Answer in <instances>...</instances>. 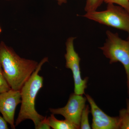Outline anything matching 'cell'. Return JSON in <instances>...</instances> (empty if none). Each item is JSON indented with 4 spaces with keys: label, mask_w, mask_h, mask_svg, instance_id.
<instances>
[{
    "label": "cell",
    "mask_w": 129,
    "mask_h": 129,
    "mask_svg": "<svg viewBox=\"0 0 129 129\" xmlns=\"http://www.w3.org/2000/svg\"><path fill=\"white\" fill-rule=\"evenodd\" d=\"M126 106H127L126 110L129 113V98L127 99L126 100Z\"/></svg>",
    "instance_id": "ac0fdd59"
},
{
    "label": "cell",
    "mask_w": 129,
    "mask_h": 129,
    "mask_svg": "<svg viewBox=\"0 0 129 129\" xmlns=\"http://www.w3.org/2000/svg\"><path fill=\"white\" fill-rule=\"evenodd\" d=\"M107 4H117L123 8L129 13V0H103Z\"/></svg>",
    "instance_id": "5bb4252c"
},
{
    "label": "cell",
    "mask_w": 129,
    "mask_h": 129,
    "mask_svg": "<svg viewBox=\"0 0 129 129\" xmlns=\"http://www.w3.org/2000/svg\"><path fill=\"white\" fill-rule=\"evenodd\" d=\"M7 122L1 116H0V129H8Z\"/></svg>",
    "instance_id": "2e32d148"
},
{
    "label": "cell",
    "mask_w": 129,
    "mask_h": 129,
    "mask_svg": "<svg viewBox=\"0 0 129 129\" xmlns=\"http://www.w3.org/2000/svg\"><path fill=\"white\" fill-rule=\"evenodd\" d=\"M86 101V97L83 96V95L72 93L64 107L49 109L52 114L62 115L65 119L74 124L78 129H80L81 116Z\"/></svg>",
    "instance_id": "8992f818"
},
{
    "label": "cell",
    "mask_w": 129,
    "mask_h": 129,
    "mask_svg": "<svg viewBox=\"0 0 129 129\" xmlns=\"http://www.w3.org/2000/svg\"><path fill=\"white\" fill-rule=\"evenodd\" d=\"M48 61L47 57H44L41 60L36 69L20 90L21 105L15 122L16 126L24 120L30 119L34 122L36 128L45 118L36 110L35 102L38 92L43 86L44 79L39 73L43 64Z\"/></svg>",
    "instance_id": "7a4b0ae2"
},
{
    "label": "cell",
    "mask_w": 129,
    "mask_h": 129,
    "mask_svg": "<svg viewBox=\"0 0 129 129\" xmlns=\"http://www.w3.org/2000/svg\"><path fill=\"white\" fill-rule=\"evenodd\" d=\"M49 124L53 129H77L78 128L68 120H59L57 119L54 114H52L48 118Z\"/></svg>",
    "instance_id": "9c48e42d"
},
{
    "label": "cell",
    "mask_w": 129,
    "mask_h": 129,
    "mask_svg": "<svg viewBox=\"0 0 129 129\" xmlns=\"http://www.w3.org/2000/svg\"><path fill=\"white\" fill-rule=\"evenodd\" d=\"M107 4L106 10L87 12L82 16L101 24L127 32L129 37V13L120 6L113 3Z\"/></svg>",
    "instance_id": "277c9868"
},
{
    "label": "cell",
    "mask_w": 129,
    "mask_h": 129,
    "mask_svg": "<svg viewBox=\"0 0 129 129\" xmlns=\"http://www.w3.org/2000/svg\"><path fill=\"white\" fill-rule=\"evenodd\" d=\"M57 3V4L59 6H61L63 4L67 3L68 0H55Z\"/></svg>",
    "instance_id": "e0dca14e"
},
{
    "label": "cell",
    "mask_w": 129,
    "mask_h": 129,
    "mask_svg": "<svg viewBox=\"0 0 129 129\" xmlns=\"http://www.w3.org/2000/svg\"><path fill=\"white\" fill-rule=\"evenodd\" d=\"M0 62L11 89L19 91L39 63L35 60L21 58L3 41L0 42Z\"/></svg>",
    "instance_id": "6da1fadb"
},
{
    "label": "cell",
    "mask_w": 129,
    "mask_h": 129,
    "mask_svg": "<svg viewBox=\"0 0 129 129\" xmlns=\"http://www.w3.org/2000/svg\"><path fill=\"white\" fill-rule=\"evenodd\" d=\"M90 113L89 105L85 106L81 113L80 120V129H90L91 128L89 120V115Z\"/></svg>",
    "instance_id": "30bf717a"
},
{
    "label": "cell",
    "mask_w": 129,
    "mask_h": 129,
    "mask_svg": "<svg viewBox=\"0 0 129 129\" xmlns=\"http://www.w3.org/2000/svg\"><path fill=\"white\" fill-rule=\"evenodd\" d=\"M103 2V0H86L85 11L86 13L97 11Z\"/></svg>",
    "instance_id": "7c38bea8"
},
{
    "label": "cell",
    "mask_w": 129,
    "mask_h": 129,
    "mask_svg": "<svg viewBox=\"0 0 129 129\" xmlns=\"http://www.w3.org/2000/svg\"><path fill=\"white\" fill-rule=\"evenodd\" d=\"M90 107L92 114V128L93 129H119V117H112L104 113L97 105L90 95L85 94Z\"/></svg>",
    "instance_id": "ba28073f"
},
{
    "label": "cell",
    "mask_w": 129,
    "mask_h": 129,
    "mask_svg": "<svg viewBox=\"0 0 129 129\" xmlns=\"http://www.w3.org/2000/svg\"><path fill=\"white\" fill-rule=\"evenodd\" d=\"M11 89L5 79L2 66L0 62V93L8 91Z\"/></svg>",
    "instance_id": "4fadbf2b"
},
{
    "label": "cell",
    "mask_w": 129,
    "mask_h": 129,
    "mask_svg": "<svg viewBox=\"0 0 129 129\" xmlns=\"http://www.w3.org/2000/svg\"><path fill=\"white\" fill-rule=\"evenodd\" d=\"M119 129H129V113L126 109L119 112Z\"/></svg>",
    "instance_id": "8fae6325"
},
{
    "label": "cell",
    "mask_w": 129,
    "mask_h": 129,
    "mask_svg": "<svg viewBox=\"0 0 129 129\" xmlns=\"http://www.w3.org/2000/svg\"><path fill=\"white\" fill-rule=\"evenodd\" d=\"M107 39L103 46L100 47L104 55L109 59L110 64L121 63L124 67L126 76L127 92L129 95V39H122L117 33L106 31Z\"/></svg>",
    "instance_id": "3957f363"
},
{
    "label": "cell",
    "mask_w": 129,
    "mask_h": 129,
    "mask_svg": "<svg viewBox=\"0 0 129 129\" xmlns=\"http://www.w3.org/2000/svg\"><path fill=\"white\" fill-rule=\"evenodd\" d=\"M76 37H70L66 41V53L64 55L66 60L65 67L71 70L73 76L74 83V93L76 94L83 95L87 88L88 78L83 79L81 78L80 63L81 60L78 54L75 50L74 41Z\"/></svg>",
    "instance_id": "5b68a950"
},
{
    "label": "cell",
    "mask_w": 129,
    "mask_h": 129,
    "mask_svg": "<svg viewBox=\"0 0 129 129\" xmlns=\"http://www.w3.org/2000/svg\"><path fill=\"white\" fill-rule=\"evenodd\" d=\"M2 31V30L1 28L0 27V34L1 33Z\"/></svg>",
    "instance_id": "d6986e66"
},
{
    "label": "cell",
    "mask_w": 129,
    "mask_h": 129,
    "mask_svg": "<svg viewBox=\"0 0 129 129\" xmlns=\"http://www.w3.org/2000/svg\"><path fill=\"white\" fill-rule=\"evenodd\" d=\"M36 129H50L51 127L48 123V118L46 117H45V118L42 120L39 125L37 127L35 128Z\"/></svg>",
    "instance_id": "9a60e30c"
},
{
    "label": "cell",
    "mask_w": 129,
    "mask_h": 129,
    "mask_svg": "<svg viewBox=\"0 0 129 129\" xmlns=\"http://www.w3.org/2000/svg\"><path fill=\"white\" fill-rule=\"evenodd\" d=\"M21 103V94L19 90L11 89L0 93V112L12 129H15V111L17 106Z\"/></svg>",
    "instance_id": "52a82bcc"
},
{
    "label": "cell",
    "mask_w": 129,
    "mask_h": 129,
    "mask_svg": "<svg viewBox=\"0 0 129 129\" xmlns=\"http://www.w3.org/2000/svg\"><path fill=\"white\" fill-rule=\"evenodd\" d=\"M5 1H14V0H5Z\"/></svg>",
    "instance_id": "ffe728a7"
}]
</instances>
